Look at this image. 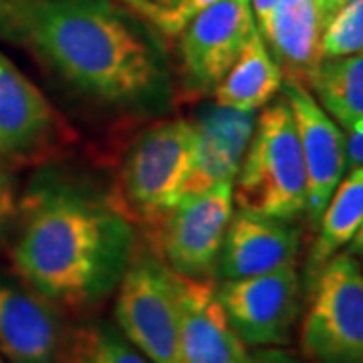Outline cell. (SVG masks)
Masks as SVG:
<instances>
[{
	"label": "cell",
	"mask_w": 363,
	"mask_h": 363,
	"mask_svg": "<svg viewBox=\"0 0 363 363\" xmlns=\"http://www.w3.org/2000/svg\"><path fill=\"white\" fill-rule=\"evenodd\" d=\"M325 21L319 0H279L260 33L283 77L309 87L321 63Z\"/></svg>",
	"instance_id": "cell-16"
},
{
	"label": "cell",
	"mask_w": 363,
	"mask_h": 363,
	"mask_svg": "<svg viewBox=\"0 0 363 363\" xmlns=\"http://www.w3.org/2000/svg\"><path fill=\"white\" fill-rule=\"evenodd\" d=\"M65 133L63 119L43 91L0 52V168L47 160Z\"/></svg>",
	"instance_id": "cell-10"
},
{
	"label": "cell",
	"mask_w": 363,
	"mask_h": 363,
	"mask_svg": "<svg viewBox=\"0 0 363 363\" xmlns=\"http://www.w3.org/2000/svg\"><path fill=\"white\" fill-rule=\"evenodd\" d=\"M298 350L307 363H363V269L347 250L309 289Z\"/></svg>",
	"instance_id": "cell-6"
},
{
	"label": "cell",
	"mask_w": 363,
	"mask_h": 363,
	"mask_svg": "<svg viewBox=\"0 0 363 363\" xmlns=\"http://www.w3.org/2000/svg\"><path fill=\"white\" fill-rule=\"evenodd\" d=\"M116 323L152 363H184L178 274L150 248H135L117 285Z\"/></svg>",
	"instance_id": "cell-5"
},
{
	"label": "cell",
	"mask_w": 363,
	"mask_h": 363,
	"mask_svg": "<svg viewBox=\"0 0 363 363\" xmlns=\"http://www.w3.org/2000/svg\"><path fill=\"white\" fill-rule=\"evenodd\" d=\"M347 0H319V9H321V14H323V21L327 23L333 14L337 13L339 9L345 4Z\"/></svg>",
	"instance_id": "cell-29"
},
{
	"label": "cell",
	"mask_w": 363,
	"mask_h": 363,
	"mask_svg": "<svg viewBox=\"0 0 363 363\" xmlns=\"http://www.w3.org/2000/svg\"><path fill=\"white\" fill-rule=\"evenodd\" d=\"M61 311L33 289L0 283V357L9 363H59L65 345Z\"/></svg>",
	"instance_id": "cell-13"
},
{
	"label": "cell",
	"mask_w": 363,
	"mask_h": 363,
	"mask_svg": "<svg viewBox=\"0 0 363 363\" xmlns=\"http://www.w3.org/2000/svg\"><path fill=\"white\" fill-rule=\"evenodd\" d=\"M301 228L283 220L236 208L214 267V281L247 279L297 264Z\"/></svg>",
	"instance_id": "cell-12"
},
{
	"label": "cell",
	"mask_w": 363,
	"mask_h": 363,
	"mask_svg": "<svg viewBox=\"0 0 363 363\" xmlns=\"http://www.w3.org/2000/svg\"><path fill=\"white\" fill-rule=\"evenodd\" d=\"M218 0H184V4L180 6V11L174 16V23H172V33H169V39L178 37L182 33V28L188 25L196 14L202 13L204 9L216 4Z\"/></svg>",
	"instance_id": "cell-24"
},
{
	"label": "cell",
	"mask_w": 363,
	"mask_h": 363,
	"mask_svg": "<svg viewBox=\"0 0 363 363\" xmlns=\"http://www.w3.org/2000/svg\"><path fill=\"white\" fill-rule=\"evenodd\" d=\"M21 214V202L11 169L0 168V242Z\"/></svg>",
	"instance_id": "cell-23"
},
{
	"label": "cell",
	"mask_w": 363,
	"mask_h": 363,
	"mask_svg": "<svg viewBox=\"0 0 363 363\" xmlns=\"http://www.w3.org/2000/svg\"><path fill=\"white\" fill-rule=\"evenodd\" d=\"M252 355V363H307L305 359H298L297 355L283 351L281 347H260Z\"/></svg>",
	"instance_id": "cell-25"
},
{
	"label": "cell",
	"mask_w": 363,
	"mask_h": 363,
	"mask_svg": "<svg viewBox=\"0 0 363 363\" xmlns=\"http://www.w3.org/2000/svg\"><path fill=\"white\" fill-rule=\"evenodd\" d=\"M18 218L14 271L59 311L99 307L116 293L138 248L133 222L116 200L75 184L35 186Z\"/></svg>",
	"instance_id": "cell-2"
},
{
	"label": "cell",
	"mask_w": 363,
	"mask_h": 363,
	"mask_svg": "<svg viewBox=\"0 0 363 363\" xmlns=\"http://www.w3.org/2000/svg\"><path fill=\"white\" fill-rule=\"evenodd\" d=\"M216 298L247 347H283L301 311L297 264L247 279L218 281Z\"/></svg>",
	"instance_id": "cell-9"
},
{
	"label": "cell",
	"mask_w": 363,
	"mask_h": 363,
	"mask_svg": "<svg viewBox=\"0 0 363 363\" xmlns=\"http://www.w3.org/2000/svg\"><path fill=\"white\" fill-rule=\"evenodd\" d=\"M59 363H152L116 325L93 321L67 333Z\"/></svg>",
	"instance_id": "cell-20"
},
{
	"label": "cell",
	"mask_w": 363,
	"mask_h": 363,
	"mask_svg": "<svg viewBox=\"0 0 363 363\" xmlns=\"http://www.w3.org/2000/svg\"><path fill=\"white\" fill-rule=\"evenodd\" d=\"M363 51V0H347L325 23L321 61L343 59Z\"/></svg>",
	"instance_id": "cell-21"
},
{
	"label": "cell",
	"mask_w": 363,
	"mask_h": 363,
	"mask_svg": "<svg viewBox=\"0 0 363 363\" xmlns=\"http://www.w3.org/2000/svg\"><path fill=\"white\" fill-rule=\"evenodd\" d=\"M233 190L240 210L283 220H297L307 212V169L285 97L272 99L257 116Z\"/></svg>",
	"instance_id": "cell-3"
},
{
	"label": "cell",
	"mask_w": 363,
	"mask_h": 363,
	"mask_svg": "<svg viewBox=\"0 0 363 363\" xmlns=\"http://www.w3.org/2000/svg\"><path fill=\"white\" fill-rule=\"evenodd\" d=\"M250 0H218L182 28L178 77L186 95L208 97L257 33Z\"/></svg>",
	"instance_id": "cell-8"
},
{
	"label": "cell",
	"mask_w": 363,
	"mask_h": 363,
	"mask_svg": "<svg viewBox=\"0 0 363 363\" xmlns=\"http://www.w3.org/2000/svg\"><path fill=\"white\" fill-rule=\"evenodd\" d=\"M347 252L357 260H363V222L362 226H359V230L355 233V236L351 238V242L347 245Z\"/></svg>",
	"instance_id": "cell-28"
},
{
	"label": "cell",
	"mask_w": 363,
	"mask_h": 363,
	"mask_svg": "<svg viewBox=\"0 0 363 363\" xmlns=\"http://www.w3.org/2000/svg\"><path fill=\"white\" fill-rule=\"evenodd\" d=\"M257 113L222 105H204L192 121L194 154L184 196L218 184H234L255 131ZM182 196V198H184Z\"/></svg>",
	"instance_id": "cell-14"
},
{
	"label": "cell",
	"mask_w": 363,
	"mask_h": 363,
	"mask_svg": "<svg viewBox=\"0 0 363 363\" xmlns=\"http://www.w3.org/2000/svg\"><path fill=\"white\" fill-rule=\"evenodd\" d=\"M283 97L293 111L307 169V218L317 226L331 196L347 172V140L341 125L325 111L309 87L283 81Z\"/></svg>",
	"instance_id": "cell-11"
},
{
	"label": "cell",
	"mask_w": 363,
	"mask_h": 363,
	"mask_svg": "<svg viewBox=\"0 0 363 363\" xmlns=\"http://www.w3.org/2000/svg\"><path fill=\"white\" fill-rule=\"evenodd\" d=\"M347 140V160L353 166H363V123L350 130Z\"/></svg>",
	"instance_id": "cell-26"
},
{
	"label": "cell",
	"mask_w": 363,
	"mask_h": 363,
	"mask_svg": "<svg viewBox=\"0 0 363 363\" xmlns=\"http://www.w3.org/2000/svg\"><path fill=\"white\" fill-rule=\"evenodd\" d=\"M363 222V166H353L339 182L329 204L317 222V236L313 240L305 262V286L315 283L317 274L341 248L347 247Z\"/></svg>",
	"instance_id": "cell-18"
},
{
	"label": "cell",
	"mask_w": 363,
	"mask_h": 363,
	"mask_svg": "<svg viewBox=\"0 0 363 363\" xmlns=\"http://www.w3.org/2000/svg\"><path fill=\"white\" fill-rule=\"evenodd\" d=\"M180 341L184 363H252L216 298L214 279L178 274Z\"/></svg>",
	"instance_id": "cell-15"
},
{
	"label": "cell",
	"mask_w": 363,
	"mask_h": 363,
	"mask_svg": "<svg viewBox=\"0 0 363 363\" xmlns=\"http://www.w3.org/2000/svg\"><path fill=\"white\" fill-rule=\"evenodd\" d=\"M192 154L194 125L190 119H162L133 140L113 198L133 224L150 228L180 202Z\"/></svg>",
	"instance_id": "cell-4"
},
{
	"label": "cell",
	"mask_w": 363,
	"mask_h": 363,
	"mask_svg": "<svg viewBox=\"0 0 363 363\" xmlns=\"http://www.w3.org/2000/svg\"><path fill=\"white\" fill-rule=\"evenodd\" d=\"M128 11L138 14L147 25L156 28L162 37H169L174 16L180 11L184 0H116Z\"/></svg>",
	"instance_id": "cell-22"
},
{
	"label": "cell",
	"mask_w": 363,
	"mask_h": 363,
	"mask_svg": "<svg viewBox=\"0 0 363 363\" xmlns=\"http://www.w3.org/2000/svg\"><path fill=\"white\" fill-rule=\"evenodd\" d=\"M279 0H250V6H252V14H255V21H257V28L259 33L264 30V26L269 25L271 21V14L274 11Z\"/></svg>",
	"instance_id": "cell-27"
},
{
	"label": "cell",
	"mask_w": 363,
	"mask_h": 363,
	"mask_svg": "<svg viewBox=\"0 0 363 363\" xmlns=\"http://www.w3.org/2000/svg\"><path fill=\"white\" fill-rule=\"evenodd\" d=\"M283 71L257 30L226 77L212 91L214 104L238 111H259L283 89Z\"/></svg>",
	"instance_id": "cell-17"
},
{
	"label": "cell",
	"mask_w": 363,
	"mask_h": 363,
	"mask_svg": "<svg viewBox=\"0 0 363 363\" xmlns=\"http://www.w3.org/2000/svg\"><path fill=\"white\" fill-rule=\"evenodd\" d=\"M309 91L343 130L363 123V51L321 61L309 81Z\"/></svg>",
	"instance_id": "cell-19"
},
{
	"label": "cell",
	"mask_w": 363,
	"mask_h": 363,
	"mask_svg": "<svg viewBox=\"0 0 363 363\" xmlns=\"http://www.w3.org/2000/svg\"><path fill=\"white\" fill-rule=\"evenodd\" d=\"M234 184H218L184 196L145 228L150 250L169 271L188 279H212L234 212Z\"/></svg>",
	"instance_id": "cell-7"
},
{
	"label": "cell",
	"mask_w": 363,
	"mask_h": 363,
	"mask_svg": "<svg viewBox=\"0 0 363 363\" xmlns=\"http://www.w3.org/2000/svg\"><path fill=\"white\" fill-rule=\"evenodd\" d=\"M0 363H9V362H6V359H2V357H0Z\"/></svg>",
	"instance_id": "cell-30"
},
{
	"label": "cell",
	"mask_w": 363,
	"mask_h": 363,
	"mask_svg": "<svg viewBox=\"0 0 363 363\" xmlns=\"http://www.w3.org/2000/svg\"><path fill=\"white\" fill-rule=\"evenodd\" d=\"M0 40L104 109L160 116L174 101L162 35L116 0H0Z\"/></svg>",
	"instance_id": "cell-1"
}]
</instances>
